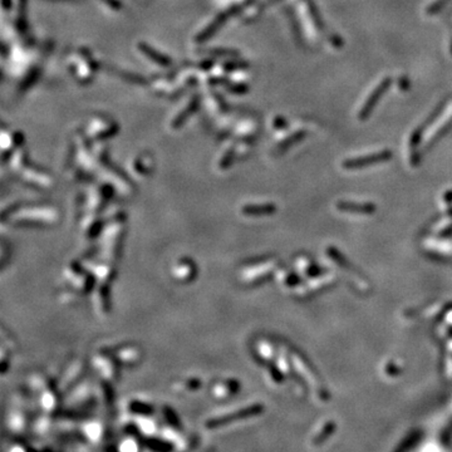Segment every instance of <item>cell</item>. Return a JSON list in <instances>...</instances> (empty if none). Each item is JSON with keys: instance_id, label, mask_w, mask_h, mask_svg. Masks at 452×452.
I'll return each instance as SVG.
<instances>
[{"instance_id": "obj_1", "label": "cell", "mask_w": 452, "mask_h": 452, "mask_svg": "<svg viewBox=\"0 0 452 452\" xmlns=\"http://www.w3.org/2000/svg\"><path fill=\"white\" fill-rule=\"evenodd\" d=\"M263 410H264V408H263L262 405L249 406V407L236 411V412L230 413V415L211 418V420H209L206 422V427L207 429H219V427H224V426L230 425V423L235 422V421L245 420V418H250L254 417V416L260 415V413L263 412Z\"/></svg>"}, {"instance_id": "obj_2", "label": "cell", "mask_w": 452, "mask_h": 452, "mask_svg": "<svg viewBox=\"0 0 452 452\" xmlns=\"http://www.w3.org/2000/svg\"><path fill=\"white\" fill-rule=\"evenodd\" d=\"M334 431H336V423H334L333 421H329V422L327 423V425H325L322 430H320L319 434H318L317 436L313 439V445H315V446H319V445L324 444V442L327 441L329 437L333 436Z\"/></svg>"}, {"instance_id": "obj_3", "label": "cell", "mask_w": 452, "mask_h": 452, "mask_svg": "<svg viewBox=\"0 0 452 452\" xmlns=\"http://www.w3.org/2000/svg\"><path fill=\"white\" fill-rule=\"evenodd\" d=\"M420 440V432H411L403 439V441L399 442L398 446L393 450V452H408Z\"/></svg>"}]
</instances>
